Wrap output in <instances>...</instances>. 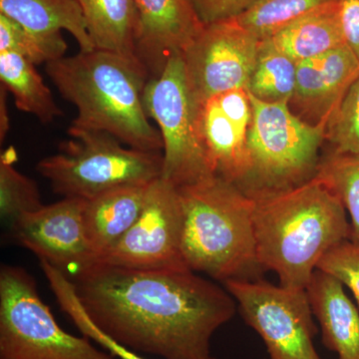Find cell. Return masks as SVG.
Listing matches in <instances>:
<instances>
[{"label":"cell","mask_w":359,"mask_h":359,"mask_svg":"<svg viewBox=\"0 0 359 359\" xmlns=\"http://www.w3.org/2000/svg\"><path fill=\"white\" fill-rule=\"evenodd\" d=\"M71 280L92 323L141 355L217 359L212 335L237 311L228 290L190 269L142 271L96 264Z\"/></svg>","instance_id":"6da1fadb"},{"label":"cell","mask_w":359,"mask_h":359,"mask_svg":"<svg viewBox=\"0 0 359 359\" xmlns=\"http://www.w3.org/2000/svg\"><path fill=\"white\" fill-rule=\"evenodd\" d=\"M250 197L257 261L264 271H275L282 287L306 290L323 256L349 240L346 208L318 175L292 188Z\"/></svg>","instance_id":"7a4b0ae2"},{"label":"cell","mask_w":359,"mask_h":359,"mask_svg":"<svg viewBox=\"0 0 359 359\" xmlns=\"http://www.w3.org/2000/svg\"><path fill=\"white\" fill-rule=\"evenodd\" d=\"M45 71L61 96L77 108L71 126L105 132L127 147L163 150L159 130L144 108L150 76L138 58L95 49L47 63Z\"/></svg>","instance_id":"3957f363"},{"label":"cell","mask_w":359,"mask_h":359,"mask_svg":"<svg viewBox=\"0 0 359 359\" xmlns=\"http://www.w3.org/2000/svg\"><path fill=\"white\" fill-rule=\"evenodd\" d=\"M177 189L187 266L222 283L261 278L252 198L218 176Z\"/></svg>","instance_id":"277c9868"},{"label":"cell","mask_w":359,"mask_h":359,"mask_svg":"<svg viewBox=\"0 0 359 359\" xmlns=\"http://www.w3.org/2000/svg\"><path fill=\"white\" fill-rule=\"evenodd\" d=\"M57 154L39 161L37 172L63 198L90 200L127 186H143L162 176L163 154L125 147L105 132L70 126Z\"/></svg>","instance_id":"5b68a950"},{"label":"cell","mask_w":359,"mask_h":359,"mask_svg":"<svg viewBox=\"0 0 359 359\" xmlns=\"http://www.w3.org/2000/svg\"><path fill=\"white\" fill-rule=\"evenodd\" d=\"M249 96L252 116L248 148L252 169L242 190L248 196L273 192L316 176L327 126L304 121L292 112L289 104L266 103Z\"/></svg>","instance_id":"8992f818"},{"label":"cell","mask_w":359,"mask_h":359,"mask_svg":"<svg viewBox=\"0 0 359 359\" xmlns=\"http://www.w3.org/2000/svg\"><path fill=\"white\" fill-rule=\"evenodd\" d=\"M0 359H117L87 337L68 334L25 269H0Z\"/></svg>","instance_id":"52a82bcc"},{"label":"cell","mask_w":359,"mask_h":359,"mask_svg":"<svg viewBox=\"0 0 359 359\" xmlns=\"http://www.w3.org/2000/svg\"><path fill=\"white\" fill-rule=\"evenodd\" d=\"M143 104L162 137L161 178L180 188L216 176L201 138L200 104L191 91L182 54L172 55L159 76L148 80Z\"/></svg>","instance_id":"ba28073f"},{"label":"cell","mask_w":359,"mask_h":359,"mask_svg":"<svg viewBox=\"0 0 359 359\" xmlns=\"http://www.w3.org/2000/svg\"><path fill=\"white\" fill-rule=\"evenodd\" d=\"M224 285L245 323L264 340L269 359H321L313 344L318 327L306 290L278 287L263 278Z\"/></svg>","instance_id":"9c48e42d"},{"label":"cell","mask_w":359,"mask_h":359,"mask_svg":"<svg viewBox=\"0 0 359 359\" xmlns=\"http://www.w3.org/2000/svg\"><path fill=\"white\" fill-rule=\"evenodd\" d=\"M182 226L178 189L157 179L149 186L136 223L97 264L142 271L189 269L182 254Z\"/></svg>","instance_id":"30bf717a"},{"label":"cell","mask_w":359,"mask_h":359,"mask_svg":"<svg viewBox=\"0 0 359 359\" xmlns=\"http://www.w3.org/2000/svg\"><path fill=\"white\" fill-rule=\"evenodd\" d=\"M259 40L233 18L205 25L182 53L198 104L231 90L247 88Z\"/></svg>","instance_id":"8fae6325"},{"label":"cell","mask_w":359,"mask_h":359,"mask_svg":"<svg viewBox=\"0 0 359 359\" xmlns=\"http://www.w3.org/2000/svg\"><path fill=\"white\" fill-rule=\"evenodd\" d=\"M85 204L81 198H63L22 215L11 226L14 240L72 280L97 264L85 233Z\"/></svg>","instance_id":"7c38bea8"},{"label":"cell","mask_w":359,"mask_h":359,"mask_svg":"<svg viewBox=\"0 0 359 359\" xmlns=\"http://www.w3.org/2000/svg\"><path fill=\"white\" fill-rule=\"evenodd\" d=\"M252 116L247 88L212 96L200 104L198 113L201 138L212 171L241 190L252 169L248 148Z\"/></svg>","instance_id":"4fadbf2b"},{"label":"cell","mask_w":359,"mask_h":359,"mask_svg":"<svg viewBox=\"0 0 359 359\" xmlns=\"http://www.w3.org/2000/svg\"><path fill=\"white\" fill-rule=\"evenodd\" d=\"M140 21L136 55L150 78L159 76L168 59L182 54L205 23L191 0H134Z\"/></svg>","instance_id":"5bb4252c"},{"label":"cell","mask_w":359,"mask_h":359,"mask_svg":"<svg viewBox=\"0 0 359 359\" xmlns=\"http://www.w3.org/2000/svg\"><path fill=\"white\" fill-rule=\"evenodd\" d=\"M359 75V60L346 44L297 62L294 103L318 125L327 126Z\"/></svg>","instance_id":"9a60e30c"},{"label":"cell","mask_w":359,"mask_h":359,"mask_svg":"<svg viewBox=\"0 0 359 359\" xmlns=\"http://www.w3.org/2000/svg\"><path fill=\"white\" fill-rule=\"evenodd\" d=\"M313 316L321 330V342L339 359H359V311L344 292V285L320 269L306 287Z\"/></svg>","instance_id":"2e32d148"},{"label":"cell","mask_w":359,"mask_h":359,"mask_svg":"<svg viewBox=\"0 0 359 359\" xmlns=\"http://www.w3.org/2000/svg\"><path fill=\"white\" fill-rule=\"evenodd\" d=\"M151 184L121 187L86 200L85 233L97 263L136 223L143 211Z\"/></svg>","instance_id":"e0dca14e"},{"label":"cell","mask_w":359,"mask_h":359,"mask_svg":"<svg viewBox=\"0 0 359 359\" xmlns=\"http://www.w3.org/2000/svg\"><path fill=\"white\" fill-rule=\"evenodd\" d=\"M0 13L36 34L55 35L66 30L80 51L95 50L79 0H0Z\"/></svg>","instance_id":"ac0fdd59"},{"label":"cell","mask_w":359,"mask_h":359,"mask_svg":"<svg viewBox=\"0 0 359 359\" xmlns=\"http://www.w3.org/2000/svg\"><path fill=\"white\" fill-rule=\"evenodd\" d=\"M269 39L297 63L342 46L346 42L339 0H332L304 14Z\"/></svg>","instance_id":"d6986e66"},{"label":"cell","mask_w":359,"mask_h":359,"mask_svg":"<svg viewBox=\"0 0 359 359\" xmlns=\"http://www.w3.org/2000/svg\"><path fill=\"white\" fill-rule=\"evenodd\" d=\"M79 2L95 49L137 57L140 21L134 0H79Z\"/></svg>","instance_id":"ffe728a7"},{"label":"cell","mask_w":359,"mask_h":359,"mask_svg":"<svg viewBox=\"0 0 359 359\" xmlns=\"http://www.w3.org/2000/svg\"><path fill=\"white\" fill-rule=\"evenodd\" d=\"M0 81L13 94L18 109L34 116L42 124H50L62 115L35 65L22 56L0 52Z\"/></svg>","instance_id":"44dd1931"},{"label":"cell","mask_w":359,"mask_h":359,"mask_svg":"<svg viewBox=\"0 0 359 359\" xmlns=\"http://www.w3.org/2000/svg\"><path fill=\"white\" fill-rule=\"evenodd\" d=\"M297 65L269 39L259 41L248 92L266 103L289 104L297 85Z\"/></svg>","instance_id":"7402d4cb"},{"label":"cell","mask_w":359,"mask_h":359,"mask_svg":"<svg viewBox=\"0 0 359 359\" xmlns=\"http://www.w3.org/2000/svg\"><path fill=\"white\" fill-rule=\"evenodd\" d=\"M40 266L52 292L57 299L59 306L63 313L69 316L71 321L84 337L96 342L117 359H146L141 354L134 353L110 339L92 323L78 299L74 283L71 278L47 262L40 261Z\"/></svg>","instance_id":"603a6c76"},{"label":"cell","mask_w":359,"mask_h":359,"mask_svg":"<svg viewBox=\"0 0 359 359\" xmlns=\"http://www.w3.org/2000/svg\"><path fill=\"white\" fill-rule=\"evenodd\" d=\"M330 1L332 0H255L233 20L262 41Z\"/></svg>","instance_id":"cb8c5ba5"},{"label":"cell","mask_w":359,"mask_h":359,"mask_svg":"<svg viewBox=\"0 0 359 359\" xmlns=\"http://www.w3.org/2000/svg\"><path fill=\"white\" fill-rule=\"evenodd\" d=\"M18 154L9 147L0 156V215L11 226L20 216L43 207L39 186L14 167Z\"/></svg>","instance_id":"d4e9b609"},{"label":"cell","mask_w":359,"mask_h":359,"mask_svg":"<svg viewBox=\"0 0 359 359\" xmlns=\"http://www.w3.org/2000/svg\"><path fill=\"white\" fill-rule=\"evenodd\" d=\"M318 176L332 188L351 215L349 241L359 245V153L334 152L320 163Z\"/></svg>","instance_id":"484cf974"},{"label":"cell","mask_w":359,"mask_h":359,"mask_svg":"<svg viewBox=\"0 0 359 359\" xmlns=\"http://www.w3.org/2000/svg\"><path fill=\"white\" fill-rule=\"evenodd\" d=\"M67 43L61 33L36 34L0 13V52H13L39 65L65 57Z\"/></svg>","instance_id":"4316f807"},{"label":"cell","mask_w":359,"mask_h":359,"mask_svg":"<svg viewBox=\"0 0 359 359\" xmlns=\"http://www.w3.org/2000/svg\"><path fill=\"white\" fill-rule=\"evenodd\" d=\"M327 138L334 146V152L358 154L359 75L328 123Z\"/></svg>","instance_id":"83f0119b"},{"label":"cell","mask_w":359,"mask_h":359,"mask_svg":"<svg viewBox=\"0 0 359 359\" xmlns=\"http://www.w3.org/2000/svg\"><path fill=\"white\" fill-rule=\"evenodd\" d=\"M318 269L346 285L359 306V245L346 240L335 245L320 259Z\"/></svg>","instance_id":"f1b7e54d"},{"label":"cell","mask_w":359,"mask_h":359,"mask_svg":"<svg viewBox=\"0 0 359 359\" xmlns=\"http://www.w3.org/2000/svg\"><path fill=\"white\" fill-rule=\"evenodd\" d=\"M255 0H191L200 20L208 23L230 20L244 13Z\"/></svg>","instance_id":"f546056e"},{"label":"cell","mask_w":359,"mask_h":359,"mask_svg":"<svg viewBox=\"0 0 359 359\" xmlns=\"http://www.w3.org/2000/svg\"><path fill=\"white\" fill-rule=\"evenodd\" d=\"M339 6L344 42L359 60V0H339Z\"/></svg>","instance_id":"4dcf8cb0"},{"label":"cell","mask_w":359,"mask_h":359,"mask_svg":"<svg viewBox=\"0 0 359 359\" xmlns=\"http://www.w3.org/2000/svg\"><path fill=\"white\" fill-rule=\"evenodd\" d=\"M7 90L1 85L0 88V140L4 142L9 128V117L7 112L6 93Z\"/></svg>","instance_id":"1f68e13d"}]
</instances>
